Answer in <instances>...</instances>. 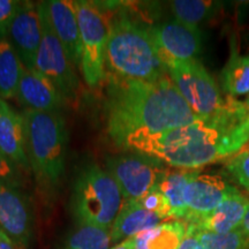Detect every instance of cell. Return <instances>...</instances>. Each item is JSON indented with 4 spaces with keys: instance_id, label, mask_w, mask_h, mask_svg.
<instances>
[{
    "instance_id": "17",
    "label": "cell",
    "mask_w": 249,
    "mask_h": 249,
    "mask_svg": "<svg viewBox=\"0 0 249 249\" xmlns=\"http://www.w3.org/2000/svg\"><path fill=\"white\" fill-rule=\"evenodd\" d=\"M249 208V198L236 189L213 213L196 224L201 231L227 234L240 229ZM194 225V224H192Z\"/></svg>"
},
{
    "instance_id": "32",
    "label": "cell",
    "mask_w": 249,
    "mask_h": 249,
    "mask_svg": "<svg viewBox=\"0 0 249 249\" xmlns=\"http://www.w3.org/2000/svg\"><path fill=\"white\" fill-rule=\"evenodd\" d=\"M112 249H135V246H134V239H126V240L121 241L119 245L114 246Z\"/></svg>"
},
{
    "instance_id": "6",
    "label": "cell",
    "mask_w": 249,
    "mask_h": 249,
    "mask_svg": "<svg viewBox=\"0 0 249 249\" xmlns=\"http://www.w3.org/2000/svg\"><path fill=\"white\" fill-rule=\"evenodd\" d=\"M81 36V71L87 85L96 87L105 77V57L111 31L107 15L91 1H75Z\"/></svg>"
},
{
    "instance_id": "11",
    "label": "cell",
    "mask_w": 249,
    "mask_h": 249,
    "mask_svg": "<svg viewBox=\"0 0 249 249\" xmlns=\"http://www.w3.org/2000/svg\"><path fill=\"white\" fill-rule=\"evenodd\" d=\"M149 31L166 67L174 62L197 60L202 44L198 27L173 20L151 28Z\"/></svg>"
},
{
    "instance_id": "25",
    "label": "cell",
    "mask_w": 249,
    "mask_h": 249,
    "mask_svg": "<svg viewBox=\"0 0 249 249\" xmlns=\"http://www.w3.org/2000/svg\"><path fill=\"white\" fill-rule=\"evenodd\" d=\"M203 249H249V239L240 229L227 234H216L198 230Z\"/></svg>"
},
{
    "instance_id": "1",
    "label": "cell",
    "mask_w": 249,
    "mask_h": 249,
    "mask_svg": "<svg viewBox=\"0 0 249 249\" xmlns=\"http://www.w3.org/2000/svg\"><path fill=\"white\" fill-rule=\"evenodd\" d=\"M225 107L209 120H197L161 133H140L121 148L138 151L181 170H194L233 157L249 143V112L229 96Z\"/></svg>"
},
{
    "instance_id": "26",
    "label": "cell",
    "mask_w": 249,
    "mask_h": 249,
    "mask_svg": "<svg viewBox=\"0 0 249 249\" xmlns=\"http://www.w3.org/2000/svg\"><path fill=\"white\" fill-rule=\"evenodd\" d=\"M226 170L231 176L249 192V147H246L230 158Z\"/></svg>"
},
{
    "instance_id": "3",
    "label": "cell",
    "mask_w": 249,
    "mask_h": 249,
    "mask_svg": "<svg viewBox=\"0 0 249 249\" xmlns=\"http://www.w3.org/2000/svg\"><path fill=\"white\" fill-rule=\"evenodd\" d=\"M105 67L126 81L154 82L167 74L150 31L126 18L111 23Z\"/></svg>"
},
{
    "instance_id": "35",
    "label": "cell",
    "mask_w": 249,
    "mask_h": 249,
    "mask_svg": "<svg viewBox=\"0 0 249 249\" xmlns=\"http://www.w3.org/2000/svg\"><path fill=\"white\" fill-rule=\"evenodd\" d=\"M4 103H5L4 99H0V108H1L2 105H4Z\"/></svg>"
},
{
    "instance_id": "22",
    "label": "cell",
    "mask_w": 249,
    "mask_h": 249,
    "mask_svg": "<svg viewBox=\"0 0 249 249\" xmlns=\"http://www.w3.org/2000/svg\"><path fill=\"white\" fill-rule=\"evenodd\" d=\"M223 89L231 97L249 93V55L233 51L222 71Z\"/></svg>"
},
{
    "instance_id": "8",
    "label": "cell",
    "mask_w": 249,
    "mask_h": 249,
    "mask_svg": "<svg viewBox=\"0 0 249 249\" xmlns=\"http://www.w3.org/2000/svg\"><path fill=\"white\" fill-rule=\"evenodd\" d=\"M38 12L42 23V42L37 53L35 70L51 81L65 101L75 98L79 89V80L74 65L68 58L64 45L55 35L46 13L45 2H38Z\"/></svg>"
},
{
    "instance_id": "2",
    "label": "cell",
    "mask_w": 249,
    "mask_h": 249,
    "mask_svg": "<svg viewBox=\"0 0 249 249\" xmlns=\"http://www.w3.org/2000/svg\"><path fill=\"white\" fill-rule=\"evenodd\" d=\"M201 120L164 76L154 82L113 79L107 102V133L118 147L128 136L161 133Z\"/></svg>"
},
{
    "instance_id": "19",
    "label": "cell",
    "mask_w": 249,
    "mask_h": 249,
    "mask_svg": "<svg viewBox=\"0 0 249 249\" xmlns=\"http://www.w3.org/2000/svg\"><path fill=\"white\" fill-rule=\"evenodd\" d=\"M186 231L187 224L181 220L163 223L133 238L134 246L135 249H179Z\"/></svg>"
},
{
    "instance_id": "30",
    "label": "cell",
    "mask_w": 249,
    "mask_h": 249,
    "mask_svg": "<svg viewBox=\"0 0 249 249\" xmlns=\"http://www.w3.org/2000/svg\"><path fill=\"white\" fill-rule=\"evenodd\" d=\"M179 249H203L202 248L198 229L192 224H187V231Z\"/></svg>"
},
{
    "instance_id": "34",
    "label": "cell",
    "mask_w": 249,
    "mask_h": 249,
    "mask_svg": "<svg viewBox=\"0 0 249 249\" xmlns=\"http://www.w3.org/2000/svg\"><path fill=\"white\" fill-rule=\"evenodd\" d=\"M244 104H245V107H246V108H247V110H248V112H249V97L247 98V101H246V102L244 103Z\"/></svg>"
},
{
    "instance_id": "23",
    "label": "cell",
    "mask_w": 249,
    "mask_h": 249,
    "mask_svg": "<svg viewBox=\"0 0 249 249\" xmlns=\"http://www.w3.org/2000/svg\"><path fill=\"white\" fill-rule=\"evenodd\" d=\"M110 245V231L91 225H79L68 236L64 249H108Z\"/></svg>"
},
{
    "instance_id": "9",
    "label": "cell",
    "mask_w": 249,
    "mask_h": 249,
    "mask_svg": "<svg viewBox=\"0 0 249 249\" xmlns=\"http://www.w3.org/2000/svg\"><path fill=\"white\" fill-rule=\"evenodd\" d=\"M107 167L124 201L142 200L157 187L164 171L140 155L111 156L107 158Z\"/></svg>"
},
{
    "instance_id": "12",
    "label": "cell",
    "mask_w": 249,
    "mask_h": 249,
    "mask_svg": "<svg viewBox=\"0 0 249 249\" xmlns=\"http://www.w3.org/2000/svg\"><path fill=\"white\" fill-rule=\"evenodd\" d=\"M0 230L17 247H29L34 214L29 198L20 187L0 186Z\"/></svg>"
},
{
    "instance_id": "31",
    "label": "cell",
    "mask_w": 249,
    "mask_h": 249,
    "mask_svg": "<svg viewBox=\"0 0 249 249\" xmlns=\"http://www.w3.org/2000/svg\"><path fill=\"white\" fill-rule=\"evenodd\" d=\"M0 249H17V246L0 230Z\"/></svg>"
},
{
    "instance_id": "20",
    "label": "cell",
    "mask_w": 249,
    "mask_h": 249,
    "mask_svg": "<svg viewBox=\"0 0 249 249\" xmlns=\"http://www.w3.org/2000/svg\"><path fill=\"white\" fill-rule=\"evenodd\" d=\"M193 171L177 170V171H163L157 188L163 193L167 202H169L172 219H183L187 216V207L185 203V189Z\"/></svg>"
},
{
    "instance_id": "24",
    "label": "cell",
    "mask_w": 249,
    "mask_h": 249,
    "mask_svg": "<svg viewBox=\"0 0 249 249\" xmlns=\"http://www.w3.org/2000/svg\"><path fill=\"white\" fill-rule=\"evenodd\" d=\"M170 6L176 20L197 27L198 23L210 17L214 4L205 0H174Z\"/></svg>"
},
{
    "instance_id": "14",
    "label": "cell",
    "mask_w": 249,
    "mask_h": 249,
    "mask_svg": "<svg viewBox=\"0 0 249 249\" xmlns=\"http://www.w3.org/2000/svg\"><path fill=\"white\" fill-rule=\"evenodd\" d=\"M44 2L51 26L68 58L74 66H81V36L75 1L50 0Z\"/></svg>"
},
{
    "instance_id": "15",
    "label": "cell",
    "mask_w": 249,
    "mask_h": 249,
    "mask_svg": "<svg viewBox=\"0 0 249 249\" xmlns=\"http://www.w3.org/2000/svg\"><path fill=\"white\" fill-rule=\"evenodd\" d=\"M17 99L26 110L60 112L65 99L53 83L36 70L24 71L18 85Z\"/></svg>"
},
{
    "instance_id": "10",
    "label": "cell",
    "mask_w": 249,
    "mask_h": 249,
    "mask_svg": "<svg viewBox=\"0 0 249 249\" xmlns=\"http://www.w3.org/2000/svg\"><path fill=\"white\" fill-rule=\"evenodd\" d=\"M236 189L227 183L218 174H193L185 189V203L187 207L186 224H198L226 200Z\"/></svg>"
},
{
    "instance_id": "13",
    "label": "cell",
    "mask_w": 249,
    "mask_h": 249,
    "mask_svg": "<svg viewBox=\"0 0 249 249\" xmlns=\"http://www.w3.org/2000/svg\"><path fill=\"white\" fill-rule=\"evenodd\" d=\"M42 36L38 5L30 1H21L8 27L6 39L17 52L26 70H35Z\"/></svg>"
},
{
    "instance_id": "21",
    "label": "cell",
    "mask_w": 249,
    "mask_h": 249,
    "mask_svg": "<svg viewBox=\"0 0 249 249\" xmlns=\"http://www.w3.org/2000/svg\"><path fill=\"white\" fill-rule=\"evenodd\" d=\"M23 71V64L8 40H0V99L17 96Z\"/></svg>"
},
{
    "instance_id": "4",
    "label": "cell",
    "mask_w": 249,
    "mask_h": 249,
    "mask_svg": "<svg viewBox=\"0 0 249 249\" xmlns=\"http://www.w3.org/2000/svg\"><path fill=\"white\" fill-rule=\"evenodd\" d=\"M26 152L30 170L42 187L52 189L61 182L66 167L68 133L60 112L22 113Z\"/></svg>"
},
{
    "instance_id": "29",
    "label": "cell",
    "mask_w": 249,
    "mask_h": 249,
    "mask_svg": "<svg viewBox=\"0 0 249 249\" xmlns=\"http://www.w3.org/2000/svg\"><path fill=\"white\" fill-rule=\"evenodd\" d=\"M21 1L15 0H0V40L7 37L8 27L17 14Z\"/></svg>"
},
{
    "instance_id": "5",
    "label": "cell",
    "mask_w": 249,
    "mask_h": 249,
    "mask_svg": "<svg viewBox=\"0 0 249 249\" xmlns=\"http://www.w3.org/2000/svg\"><path fill=\"white\" fill-rule=\"evenodd\" d=\"M124 202L119 185L98 165H87L77 174L71 208L79 225H91L111 231Z\"/></svg>"
},
{
    "instance_id": "27",
    "label": "cell",
    "mask_w": 249,
    "mask_h": 249,
    "mask_svg": "<svg viewBox=\"0 0 249 249\" xmlns=\"http://www.w3.org/2000/svg\"><path fill=\"white\" fill-rule=\"evenodd\" d=\"M139 202L144 209L158 214L163 220L172 219V211H171L169 202L157 187Z\"/></svg>"
},
{
    "instance_id": "7",
    "label": "cell",
    "mask_w": 249,
    "mask_h": 249,
    "mask_svg": "<svg viewBox=\"0 0 249 249\" xmlns=\"http://www.w3.org/2000/svg\"><path fill=\"white\" fill-rule=\"evenodd\" d=\"M170 79L198 119L209 120L225 107L214 80L198 60L174 62L166 67Z\"/></svg>"
},
{
    "instance_id": "28",
    "label": "cell",
    "mask_w": 249,
    "mask_h": 249,
    "mask_svg": "<svg viewBox=\"0 0 249 249\" xmlns=\"http://www.w3.org/2000/svg\"><path fill=\"white\" fill-rule=\"evenodd\" d=\"M22 171L20 166L0 152V186H22Z\"/></svg>"
},
{
    "instance_id": "33",
    "label": "cell",
    "mask_w": 249,
    "mask_h": 249,
    "mask_svg": "<svg viewBox=\"0 0 249 249\" xmlns=\"http://www.w3.org/2000/svg\"><path fill=\"white\" fill-rule=\"evenodd\" d=\"M240 230L244 232V234L249 239V208H248L247 213H246V216L244 218V222H242L241 226H240Z\"/></svg>"
},
{
    "instance_id": "16",
    "label": "cell",
    "mask_w": 249,
    "mask_h": 249,
    "mask_svg": "<svg viewBox=\"0 0 249 249\" xmlns=\"http://www.w3.org/2000/svg\"><path fill=\"white\" fill-rule=\"evenodd\" d=\"M0 152L22 170H30L26 152L23 116L17 113L6 103L0 108Z\"/></svg>"
},
{
    "instance_id": "18",
    "label": "cell",
    "mask_w": 249,
    "mask_h": 249,
    "mask_svg": "<svg viewBox=\"0 0 249 249\" xmlns=\"http://www.w3.org/2000/svg\"><path fill=\"white\" fill-rule=\"evenodd\" d=\"M161 220L158 214L144 209L139 201H124L110 231L111 244L135 238L140 233L158 226Z\"/></svg>"
}]
</instances>
